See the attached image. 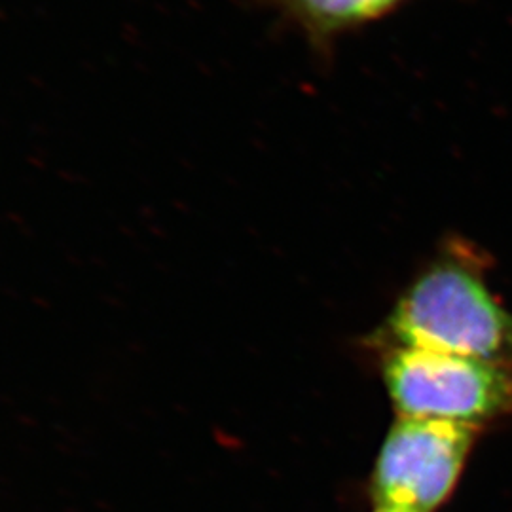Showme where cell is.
<instances>
[{"mask_svg":"<svg viewBox=\"0 0 512 512\" xmlns=\"http://www.w3.org/2000/svg\"><path fill=\"white\" fill-rule=\"evenodd\" d=\"M384 334L387 348L433 349L512 365V313L490 291L475 251L461 245L440 253L404 289Z\"/></svg>","mask_w":512,"mask_h":512,"instance_id":"cell-1","label":"cell"},{"mask_svg":"<svg viewBox=\"0 0 512 512\" xmlns=\"http://www.w3.org/2000/svg\"><path fill=\"white\" fill-rule=\"evenodd\" d=\"M385 389L399 418L439 420L482 431L512 420V365L433 349L387 348Z\"/></svg>","mask_w":512,"mask_h":512,"instance_id":"cell-2","label":"cell"},{"mask_svg":"<svg viewBox=\"0 0 512 512\" xmlns=\"http://www.w3.org/2000/svg\"><path fill=\"white\" fill-rule=\"evenodd\" d=\"M480 431L458 423L399 418L370 473L374 507L437 512L452 497Z\"/></svg>","mask_w":512,"mask_h":512,"instance_id":"cell-3","label":"cell"},{"mask_svg":"<svg viewBox=\"0 0 512 512\" xmlns=\"http://www.w3.org/2000/svg\"><path fill=\"white\" fill-rule=\"evenodd\" d=\"M308 40L315 54L332 55L336 42L401 10L410 0H258Z\"/></svg>","mask_w":512,"mask_h":512,"instance_id":"cell-4","label":"cell"},{"mask_svg":"<svg viewBox=\"0 0 512 512\" xmlns=\"http://www.w3.org/2000/svg\"><path fill=\"white\" fill-rule=\"evenodd\" d=\"M372 512H401V511H391V509H382V507H374V511Z\"/></svg>","mask_w":512,"mask_h":512,"instance_id":"cell-5","label":"cell"}]
</instances>
